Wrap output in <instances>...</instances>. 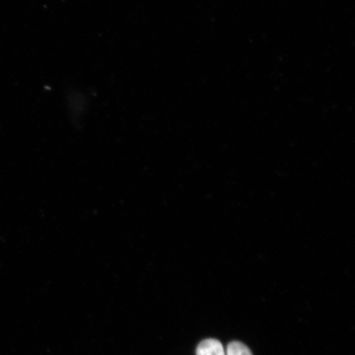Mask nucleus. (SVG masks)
Segmentation results:
<instances>
[{"label": "nucleus", "instance_id": "1", "mask_svg": "<svg viewBox=\"0 0 355 355\" xmlns=\"http://www.w3.org/2000/svg\"><path fill=\"white\" fill-rule=\"evenodd\" d=\"M197 355H225V354L223 345L219 340L207 339L198 345Z\"/></svg>", "mask_w": 355, "mask_h": 355}, {"label": "nucleus", "instance_id": "2", "mask_svg": "<svg viewBox=\"0 0 355 355\" xmlns=\"http://www.w3.org/2000/svg\"><path fill=\"white\" fill-rule=\"evenodd\" d=\"M227 355H252L251 350L239 341H233L227 347Z\"/></svg>", "mask_w": 355, "mask_h": 355}]
</instances>
